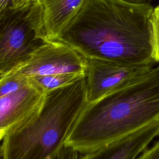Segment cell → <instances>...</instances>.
<instances>
[{
	"mask_svg": "<svg viewBox=\"0 0 159 159\" xmlns=\"http://www.w3.org/2000/svg\"><path fill=\"white\" fill-rule=\"evenodd\" d=\"M137 159H159V140L146 148Z\"/></svg>",
	"mask_w": 159,
	"mask_h": 159,
	"instance_id": "7c38bea8",
	"label": "cell"
},
{
	"mask_svg": "<svg viewBox=\"0 0 159 159\" xmlns=\"http://www.w3.org/2000/svg\"><path fill=\"white\" fill-rule=\"evenodd\" d=\"M0 159H3L2 157V145L0 144Z\"/></svg>",
	"mask_w": 159,
	"mask_h": 159,
	"instance_id": "e0dca14e",
	"label": "cell"
},
{
	"mask_svg": "<svg viewBox=\"0 0 159 159\" xmlns=\"http://www.w3.org/2000/svg\"><path fill=\"white\" fill-rule=\"evenodd\" d=\"M159 119V66L137 81L87 103L65 145L84 154Z\"/></svg>",
	"mask_w": 159,
	"mask_h": 159,
	"instance_id": "7a4b0ae2",
	"label": "cell"
},
{
	"mask_svg": "<svg viewBox=\"0 0 159 159\" xmlns=\"http://www.w3.org/2000/svg\"><path fill=\"white\" fill-rule=\"evenodd\" d=\"M125 1L134 2V3H146V2H150L152 0H125Z\"/></svg>",
	"mask_w": 159,
	"mask_h": 159,
	"instance_id": "2e32d148",
	"label": "cell"
},
{
	"mask_svg": "<svg viewBox=\"0 0 159 159\" xmlns=\"http://www.w3.org/2000/svg\"><path fill=\"white\" fill-rule=\"evenodd\" d=\"M46 94L30 78L0 75V141L39 110Z\"/></svg>",
	"mask_w": 159,
	"mask_h": 159,
	"instance_id": "5b68a950",
	"label": "cell"
},
{
	"mask_svg": "<svg viewBox=\"0 0 159 159\" xmlns=\"http://www.w3.org/2000/svg\"><path fill=\"white\" fill-rule=\"evenodd\" d=\"M87 103L86 76L47 92L39 110L2 140L3 159H57Z\"/></svg>",
	"mask_w": 159,
	"mask_h": 159,
	"instance_id": "3957f363",
	"label": "cell"
},
{
	"mask_svg": "<svg viewBox=\"0 0 159 159\" xmlns=\"http://www.w3.org/2000/svg\"><path fill=\"white\" fill-rule=\"evenodd\" d=\"M150 29L152 57L159 64V5L154 7L152 12Z\"/></svg>",
	"mask_w": 159,
	"mask_h": 159,
	"instance_id": "8fae6325",
	"label": "cell"
},
{
	"mask_svg": "<svg viewBox=\"0 0 159 159\" xmlns=\"http://www.w3.org/2000/svg\"><path fill=\"white\" fill-rule=\"evenodd\" d=\"M86 76V73H66L47 76L29 77L32 78L46 93L71 84Z\"/></svg>",
	"mask_w": 159,
	"mask_h": 159,
	"instance_id": "30bf717a",
	"label": "cell"
},
{
	"mask_svg": "<svg viewBox=\"0 0 159 159\" xmlns=\"http://www.w3.org/2000/svg\"><path fill=\"white\" fill-rule=\"evenodd\" d=\"M158 136H159V134H158Z\"/></svg>",
	"mask_w": 159,
	"mask_h": 159,
	"instance_id": "ac0fdd59",
	"label": "cell"
},
{
	"mask_svg": "<svg viewBox=\"0 0 159 159\" xmlns=\"http://www.w3.org/2000/svg\"><path fill=\"white\" fill-rule=\"evenodd\" d=\"M49 40L42 3L14 9L0 24V75L24 63Z\"/></svg>",
	"mask_w": 159,
	"mask_h": 159,
	"instance_id": "277c9868",
	"label": "cell"
},
{
	"mask_svg": "<svg viewBox=\"0 0 159 159\" xmlns=\"http://www.w3.org/2000/svg\"><path fill=\"white\" fill-rule=\"evenodd\" d=\"M159 134V119L81 155L80 159H137Z\"/></svg>",
	"mask_w": 159,
	"mask_h": 159,
	"instance_id": "ba28073f",
	"label": "cell"
},
{
	"mask_svg": "<svg viewBox=\"0 0 159 159\" xmlns=\"http://www.w3.org/2000/svg\"><path fill=\"white\" fill-rule=\"evenodd\" d=\"M14 9L13 0H0V24Z\"/></svg>",
	"mask_w": 159,
	"mask_h": 159,
	"instance_id": "5bb4252c",
	"label": "cell"
},
{
	"mask_svg": "<svg viewBox=\"0 0 159 159\" xmlns=\"http://www.w3.org/2000/svg\"><path fill=\"white\" fill-rule=\"evenodd\" d=\"M87 59L68 45L49 40L20 66L7 73L23 77L66 73H86Z\"/></svg>",
	"mask_w": 159,
	"mask_h": 159,
	"instance_id": "52a82bcc",
	"label": "cell"
},
{
	"mask_svg": "<svg viewBox=\"0 0 159 159\" xmlns=\"http://www.w3.org/2000/svg\"><path fill=\"white\" fill-rule=\"evenodd\" d=\"M43 0H13V9L21 10L28 8L33 4L42 3Z\"/></svg>",
	"mask_w": 159,
	"mask_h": 159,
	"instance_id": "9a60e30c",
	"label": "cell"
},
{
	"mask_svg": "<svg viewBox=\"0 0 159 159\" xmlns=\"http://www.w3.org/2000/svg\"><path fill=\"white\" fill-rule=\"evenodd\" d=\"M85 0H43V19L47 37L55 40Z\"/></svg>",
	"mask_w": 159,
	"mask_h": 159,
	"instance_id": "9c48e42d",
	"label": "cell"
},
{
	"mask_svg": "<svg viewBox=\"0 0 159 159\" xmlns=\"http://www.w3.org/2000/svg\"><path fill=\"white\" fill-rule=\"evenodd\" d=\"M81 153L75 148L64 145L59 153L57 159H80Z\"/></svg>",
	"mask_w": 159,
	"mask_h": 159,
	"instance_id": "4fadbf2b",
	"label": "cell"
},
{
	"mask_svg": "<svg viewBox=\"0 0 159 159\" xmlns=\"http://www.w3.org/2000/svg\"><path fill=\"white\" fill-rule=\"evenodd\" d=\"M150 2L85 0L57 39L86 58L157 63L152 57Z\"/></svg>",
	"mask_w": 159,
	"mask_h": 159,
	"instance_id": "6da1fadb",
	"label": "cell"
},
{
	"mask_svg": "<svg viewBox=\"0 0 159 159\" xmlns=\"http://www.w3.org/2000/svg\"><path fill=\"white\" fill-rule=\"evenodd\" d=\"M154 65V63L130 64L88 58L86 73L88 103L137 81L150 72Z\"/></svg>",
	"mask_w": 159,
	"mask_h": 159,
	"instance_id": "8992f818",
	"label": "cell"
}]
</instances>
